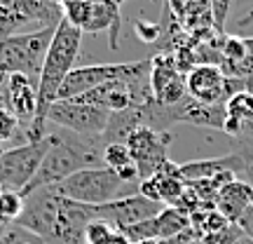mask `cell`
<instances>
[{"label": "cell", "mask_w": 253, "mask_h": 244, "mask_svg": "<svg viewBox=\"0 0 253 244\" xmlns=\"http://www.w3.org/2000/svg\"><path fill=\"white\" fill-rule=\"evenodd\" d=\"M171 139V132H155L150 127H141L126 139V148L138 169V181L150 179L169 162L167 150H169Z\"/></svg>", "instance_id": "cell-8"}, {"label": "cell", "mask_w": 253, "mask_h": 244, "mask_svg": "<svg viewBox=\"0 0 253 244\" xmlns=\"http://www.w3.org/2000/svg\"><path fill=\"white\" fill-rule=\"evenodd\" d=\"M150 90L157 103L176 106L188 97L185 90V75L176 66L171 54H160L150 59Z\"/></svg>", "instance_id": "cell-11"}, {"label": "cell", "mask_w": 253, "mask_h": 244, "mask_svg": "<svg viewBox=\"0 0 253 244\" xmlns=\"http://www.w3.org/2000/svg\"><path fill=\"white\" fill-rule=\"evenodd\" d=\"M0 244H45L38 235L31 230L21 228L19 223H9L2 233H0Z\"/></svg>", "instance_id": "cell-21"}, {"label": "cell", "mask_w": 253, "mask_h": 244, "mask_svg": "<svg viewBox=\"0 0 253 244\" xmlns=\"http://www.w3.org/2000/svg\"><path fill=\"white\" fill-rule=\"evenodd\" d=\"M237 226L242 228V233H244V235H249L253 240V207L246 209L244 216L239 218V223H237Z\"/></svg>", "instance_id": "cell-30"}, {"label": "cell", "mask_w": 253, "mask_h": 244, "mask_svg": "<svg viewBox=\"0 0 253 244\" xmlns=\"http://www.w3.org/2000/svg\"><path fill=\"white\" fill-rule=\"evenodd\" d=\"M110 113L101 106L84 103L80 99H63L54 101L52 108L47 110V122L61 129L75 132L82 136H103L108 127Z\"/></svg>", "instance_id": "cell-7"}, {"label": "cell", "mask_w": 253, "mask_h": 244, "mask_svg": "<svg viewBox=\"0 0 253 244\" xmlns=\"http://www.w3.org/2000/svg\"><path fill=\"white\" fill-rule=\"evenodd\" d=\"M82 31L71 26L66 19L59 21L54 31V38L49 43L42 71L38 78V108L36 120L26 127V141H40L45 139L49 132V122H47V110L52 108V103L59 99V90H61L63 80L68 78V73L75 68V61L80 56L82 45Z\"/></svg>", "instance_id": "cell-1"}, {"label": "cell", "mask_w": 253, "mask_h": 244, "mask_svg": "<svg viewBox=\"0 0 253 244\" xmlns=\"http://www.w3.org/2000/svg\"><path fill=\"white\" fill-rule=\"evenodd\" d=\"M19 129H21L19 120L14 118L7 108L0 106V144H5V141H9V139H14V136L19 134Z\"/></svg>", "instance_id": "cell-26"}, {"label": "cell", "mask_w": 253, "mask_h": 244, "mask_svg": "<svg viewBox=\"0 0 253 244\" xmlns=\"http://www.w3.org/2000/svg\"><path fill=\"white\" fill-rule=\"evenodd\" d=\"M244 235L242 233V228L237 226V223H230L225 226L223 230H216V233H209V235H202V244H235L239 237Z\"/></svg>", "instance_id": "cell-24"}, {"label": "cell", "mask_w": 253, "mask_h": 244, "mask_svg": "<svg viewBox=\"0 0 253 244\" xmlns=\"http://www.w3.org/2000/svg\"><path fill=\"white\" fill-rule=\"evenodd\" d=\"M162 209H164L162 204L143 197L141 193H134V195H125V197L113 199V202H106V204L96 207V218L108 221L115 230L122 233V230L136 226L141 221L157 216Z\"/></svg>", "instance_id": "cell-10"}, {"label": "cell", "mask_w": 253, "mask_h": 244, "mask_svg": "<svg viewBox=\"0 0 253 244\" xmlns=\"http://www.w3.org/2000/svg\"><path fill=\"white\" fill-rule=\"evenodd\" d=\"M7 226H9V223L5 221V216H2V211H0V233H2V230H5Z\"/></svg>", "instance_id": "cell-35"}, {"label": "cell", "mask_w": 253, "mask_h": 244, "mask_svg": "<svg viewBox=\"0 0 253 244\" xmlns=\"http://www.w3.org/2000/svg\"><path fill=\"white\" fill-rule=\"evenodd\" d=\"M113 233H115V228L110 226L108 221L94 218L89 226L84 228V244H108Z\"/></svg>", "instance_id": "cell-23"}, {"label": "cell", "mask_w": 253, "mask_h": 244, "mask_svg": "<svg viewBox=\"0 0 253 244\" xmlns=\"http://www.w3.org/2000/svg\"><path fill=\"white\" fill-rule=\"evenodd\" d=\"M61 14L71 26H75L78 31H84L91 14V0H68V2H61Z\"/></svg>", "instance_id": "cell-20"}, {"label": "cell", "mask_w": 253, "mask_h": 244, "mask_svg": "<svg viewBox=\"0 0 253 244\" xmlns=\"http://www.w3.org/2000/svg\"><path fill=\"white\" fill-rule=\"evenodd\" d=\"M5 87H7V75L0 73V106L5 108Z\"/></svg>", "instance_id": "cell-33"}, {"label": "cell", "mask_w": 253, "mask_h": 244, "mask_svg": "<svg viewBox=\"0 0 253 244\" xmlns=\"http://www.w3.org/2000/svg\"><path fill=\"white\" fill-rule=\"evenodd\" d=\"M155 226H157V240H169L190 230V214L178 207H164L157 216H155Z\"/></svg>", "instance_id": "cell-19"}, {"label": "cell", "mask_w": 253, "mask_h": 244, "mask_svg": "<svg viewBox=\"0 0 253 244\" xmlns=\"http://www.w3.org/2000/svg\"><path fill=\"white\" fill-rule=\"evenodd\" d=\"M190 244H202V240H199V237H195V240H192Z\"/></svg>", "instance_id": "cell-38"}, {"label": "cell", "mask_w": 253, "mask_h": 244, "mask_svg": "<svg viewBox=\"0 0 253 244\" xmlns=\"http://www.w3.org/2000/svg\"><path fill=\"white\" fill-rule=\"evenodd\" d=\"M5 108L19 120L21 127H28L36 120L38 108V82L31 80L28 75H7V87H5Z\"/></svg>", "instance_id": "cell-14"}, {"label": "cell", "mask_w": 253, "mask_h": 244, "mask_svg": "<svg viewBox=\"0 0 253 244\" xmlns=\"http://www.w3.org/2000/svg\"><path fill=\"white\" fill-rule=\"evenodd\" d=\"M103 136H82L68 129H52L49 132V148H47L42 164L33 181L21 190V197H26L45 186H59L80 169L103 167Z\"/></svg>", "instance_id": "cell-2"}, {"label": "cell", "mask_w": 253, "mask_h": 244, "mask_svg": "<svg viewBox=\"0 0 253 244\" xmlns=\"http://www.w3.org/2000/svg\"><path fill=\"white\" fill-rule=\"evenodd\" d=\"M173 115H176V125L185 122V125H195V127L223 129V125H225V103L204 106V103H197L195 99L185 97L181 103L173 106Z\"/></svg>", "instance_id": "cell-15"}, {"label": "cell", "mask_w": 253, "mask_h": 244, "mask_svg": "<svg viewBox=\"0 0 253 244\" xmlns=\"http://www.w3.org/2000/svg\"><path fill=\"white\" fill-rule=\"evenodd\" d=\"M150 2H155V0H150Z\"/></svg>", "instance_id": "cell-40"}, {"label": "cell", "mask_w": 253, "mask_h": 244, "mask_svg": "<svg viewBox=\"0 0 253 244\" xmlns=\"http://www.w3.org/2000/svg\"><path fill=\"white\" fill-rule=\"evenodd\" d=\"M150 75V59L143 61H129V63H96V66H80L68 73V78L63 80L61 90H59V99H75L82 97L89 90L106 85L113 80H134V78H143Z\"/></svg>", "instance_id": "cell-5"}, {"label": "cell", "mask_w": 253, "mask_h": 244, "mask_svg": "<svg viewBox=\"0 0 253 244\" xmlns=\"http://www.w3.org/2000/svg\"><path fill=\"white\" fill-rule=\"evenodd\" d=\"M188 190V181L183 179L181 167L173 162H167L157 174H153L150 179L138 181V193L143 197L153 199L162 207H176L183 199Z\"/></svg>", "instance_id": "cell-13"}, {"label": "cell", "mask_w": 253, "mask_h": 244, "mask_svg": "<svg viewBox=\"0 0 253 244\" xmlns=\"http://www.w3.org/2000/svg\"><path fill=\"white\" fill-rule=\"evenodd\" d=\"M249 26H253V9H249V12H244L239 19H235V28H237V31H246Z\"/></svg>", "instance_id": "cell-31"}, {"label": "cell", "mask_w": 253, "mask_h": 244, "mask_svg": "<svg viewBox=\"0 0 253 244\" xmlns=\"http://www.w3.org/2000/svg\"><path fill=\"white\" fill-rule=\"evenodd\" d=\"M0 211L7 223H17V218L24 211V197L21 193H5L0 190Z\"/></svg>", "instance_id": "cell-22"}, {"label": "cell", "mask_w": 253, "mask_h": 244, "mask_svg": "<svg viewBox=\"0 0 253 244\" xmlns=\"http://www.w3.org/2000/svg\"><path fill=\"white\" fill-rule=\"evenodd\" d=\"M237 2H242V5H251V9H253V0H237Z\"/></svg>", "instance_id": "cell-36"}, {"label": "cell", "mask_w": 253, "mask_h": 244, "mask_svg": "<svg viewBox=\"0 0 253 244\" xmlns=\"http://www.w3.org/2000/svg\"><path fill=\"white\" fill-rule=\"evenodd\" d=\"M195 237H197L195 230L190 228V230H185V233H181L176 237H169V240H145V242H136V244H190Z\"/></svg>", "instance_id": "cell-29"}, {"label": "cell", "mask_w": 253, "mask_h": 244, "mask_svg": "<svg viewBox=\"0 0 253 244\" xmlns=\"http://www.w3.org/2000/svg\"><path fill=\"white\" fill-rule=\"evenodd\" d=\"M211 5V17H213V28L220 36H225V24L232 12V0H209Z\"/></svg>", "instance_id": "cell-25"}, {"label": "cell", "mask_w": 253, "mask_h": 244, "mask_svg": "<svg viewBox=\"0 0 253 244\" xmlns=\"http://www.w3.org/2000/svg\"><path fill=\"white\" fill-rule=\"evenodd\" d=\"M5 150H7V148H5V146L0 144V157H2V155H5Z\"/></svg>", "instance_id": "cell-37"}, {"label": "cell", "mask_w": 253, "mask_h": 244, "mask_svg": "<svg viewBox=\"0 0 253 244\" xmlns=\"http://www.w3.org/2000/svg\"><path fill=\"white\" fill-rule=\"evenodd\" d=\"M47 148H49V132L40 141H26L17 148H7L0 157V190L21 193L38 174Z\"/></svg>", "instance_id": "cell-6"}, {"label": "cell", "mask_w": 253, "mask_h": 244, "mask_svg": "<svg viewBox=\"0 0 253 244\" xmlns=\"http://www.w3.org/2000/svg\"><path fill=\"white\" fill-rule=\"evenodd\" d=\"M129 183H125L118 174L108 169V167H89V169H80L66 181L56 186V190L63 197L80 202V204H89V207H101L106 202L125 197L122 193Z\"/></svg>", "instance_id": "cell-4"}, {"label": "cell", "mask_w": 253, "mask_h": 244, "mask_svg": "<svg viewBox=\"0 0 253 244\" xmlns=\"http://www.w3.org/2000/svg\"><path fill=\"white\" fill-rule=\"evenodd\" d=\"M108 244H134V242H131V240H129V237H126L125 233L115 230V233H113V237L108 240Z\"/></svg>", "instance_id": "cell-32"}, {"label": "cell", "mask_w": 253, "mask_h": 244, "mask_svg": "<svg viewBox=\"0 0 253 244\" xmlns=\"http://www.w3.org/2000/svg\"><path fill=\"white\" fill-rule=\"evenodd\" d=\"M185 90L188 97L204 106H218L227 103V75L220 66L213 63H199L185 75Z\"/></svg>", "instance_id": "cell-12"}, {"label": "cell", "mask_w": 253, "mask_h": 244, "mask_svg": "<svg viewBox=\"0 0 253 244\" xmlns=\"http://www.w3.org/2000/svg\"><path fill=\"white\" fill-rule=\"evenodd\" d=\"M134 28H136V33H138V38H141V40H145V43H157V40H160V36H162V26H160V24H145V21H136Z\"/></svg>", "instance_id": "cell-28"}, {"label": "cell", "mask_w": 253, "mask_h": 244, "mask_svg": "<svg viewBox=\"0 0 253 244\" xmlns=\"http://www.w3.org/2000/svg\"><path fill=\"white\" fill-rule=\"evenodd\" d=\"M249 207H253V188L249 183L235 179L218 193L216 209L230 223H239V218L244 216V211Z\"/></svg>", "instance_id": "cell-17"}, {"label": "cell", "mask_w": 253, "mask_h": 244, "mask_svg": "<svg viewBox=\"0 0 253 244\" xmlns=\"http://www.w3.org/2000/svg\"><path fill=\"white\" fill-rule=\"evenodd\" d=\"M54 31L56 26H47L36 28L33 33L0 38V73L5 75L19 73V75H28L31 80H38Z\"/></svg>", "instance_id": "cell-3"}, {"label": "cell", "mask_w": 253, "mask_h": 244, "mask_svg": "<svg viewBox=\"0 0 253 244\" xmlns=\"http://www.w3.org/2000/svg\"><path fill=\"white\" fill-rule=\"evenodd\" d=\"M235 244H253V240H251V237H249V235H242V237H239V240H237Z\"/></svg>", "instance_id": "cell-34"}, {"label": "cell", "mask_w": 253, "mask_h": 244, "mask_svg": "<svg viewBox=\"0 0 253 244\" xmlns=\"http://www.w3.org/2000/svg\"><path fill=\"white\" fill-rule=\"evenodd\" d=\"M59 204H61V193L56 190V186H45V188H40L24 197V211L17 218V223L21 228L31 230L33 235H38L47 244L52 230H54Z\"/></svg>", "instance_id": "cell-9"}, {"label": "cell", "mask_w": 253, "mask_h": 244, "mask_svg": "<svg viewBox=\"0 0 253 244\" xmlns=\"http://www.w3.org/2000/svg\"><path fill=\"white\" fill-rule=\"evenodd\" d=\"M239 153V157H242V172H239V176L244 179V183H249L253 188V146H244V148H239L237 150Z\"/></svg>", "instance_id": "cell-27"}, {"label": "cell", "mask_w": 253, "mask_h": 244, "mask_svg": "<svg viewBox=\"0 0 253 244\" xmlns=\"http://www.w3.org/2000/svg\"><path fill=\"white\" fill-rule=\"evenodd\" d=\"M125 0H91V14L89 21L82 33H110V47L118 49V38H120V5Z\"/></svg>", "instance_id": "cell-16"}, {"label": "cell", "mask_w": 253, "mask_h": 244, "mask_svg": "<svg viewBox=\"0 0 253 244\" xmlns=\"http://www.w3.org/2000/svg\"><path fill=\"white\" fill-rule=\"evenodd\" d=\"M56 2H59V5H61V2H68V0H56Z\"/></svg>", "instance_id": "cell-39"}, {"label": "cell", "mask_w": 253, "mask_h": 244, "mask_svg": "<svg viewBox=\"0 0 253 244\" xmlns=\"http://www.w3.org/2000/svg\"><path fill=\"white\" fill-rule=\"evenodd\" d=\"M103 167H108L118 174L125 183L138 181V169L126 144H106L103 148Z\"/></svg>", "instance_id": "cell-18"}]
</instances>
